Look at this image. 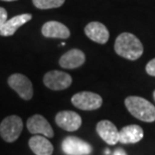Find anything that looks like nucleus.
Instances as JSON below:
<instances>
[{
  "label": "nucleus",
  "instance_id": "obj_14",
  "mask_svg": "<svg viewBox=\"0 0 155 155\" xmlns=\"http://www.w3.org/2000/svg\"><path fill=\"white\" fill-rule=\"evenodd\" d=\"M31 18L32 15L30 13H24V14L16 15V16L12 17L11 19L6 20V22L0 28V35L1 36L13 35L20 26H22L23 24H25L29 20H31Z\"/></svg>",
  "mask_w": 155,
  "mask_h": 155
},
{
  "label": "nucleus",
  "instance_id": "obj_13",
  "mask_svg": "<svg viewBox=\"0 0 155 155\" xmlns=\"http://www.w3.org/2000/svg\"><path fill=\"white\" fill-rule=\"evenodd\" d=\"M85 61H86L85 54L82 51H80V49L73 48L61 55V58L58 61V64L64 69L73 70L84 64Z\"/></svg>",
  "mask_w": 155,
  "mask_h": 155
},
{
  "label": "nucleus",
  "instance_id": "obj_16",
  "mask_svg": "<svg viewBox=\"0 0 155 155\" xmlns=\"http://www.w3.org/2000/svg\"><path fill=\"white\" fill-rule=\"evenodd\" d=\"M29 148L35 155H51L54 146L48 138L42 135H35L28 141Z\"/></svg>",
  "mask_w": 155,
  "mask_h": 155
},
{
  "label": "nucleus",
  "instance_id": "obj_18",
  "mask_svg": "<svg viewBox=\"0 0 155 155\" xmlns=\"http://www.w3.org/2000/svg\"><path fill=\"white\" fill-rule=\"evenodd\" d=\"M145 70H146V73L148 74V75L155 77V58L151 60L149 63L146 64Z\"/></svg>",
  "mask_w": 155,
  "mask_h": 155
},
{
  "label": "nucleus",
  "instance_id": "obj_23",
  "mask_svg": "<svg viewBox=\"0 0 155 155\" xmlns=\"http://www.w3.org/2000/svg\"><path fill=\"white\" fill-rule=\"evenodd\" d=\"M153 98H154V100H155V91L153 92Z\"/></svg>",
  "mask_w": 155,
  "mask_h": 155
},
{
  "label": "nucleus",
  "instance_id": "obj_15",
  "mask_svg": "<svg viewBox=\"0 0 155 155\" xmlns=\"http://www.w3.org/2000/svg\"><path fill=\"white\" fill-rule=\"evenodd\" d=\"M143 136V129L140 126H125L119 131V142H121L122 144H134L141 141Z\"/></svg>",
  "mask_w": 155,
  "mask_h": 155
},
{
  "label": "nucleus",
  "instance_id": "obj_21",
  "mask_svg": "<svg viewBox=\"0 0 155 155\" xmlns=\"http://www.w3.org/2000/svg\"><path fill=\"white\" fill-rule=\"evenodd\" d=\"M105 153H106V155H108V154L110 153V150H108V149H107L106 151H105Z\"/></svg>",
  "mask_w": 155,
  "mask_h": 155
},
{
  "label": "nucleus",
  "instance_id": "obj_1",
  "mask_svg": "<svg viewBox=\"0 0 155 155\" xmlns=\"http://www.w3.org/2000/svg\"><path fill=\"white\" fill-rule=\"evenodd\" d=\"M114 48L117 54L130 61L139 58L144 51L140 40L130 32L121 33L116 38Z\"/></svg>",
  "mask_w": 155,
  "mask_h": 155
},
{
  "label": "nucleus",
  "instance_id": "obj_19",
  "mask_svg": "<svg viewBox=\"0 0 155 155\" xmlns=\"http://www.w3.org/2000/svg\"><path fill=\"white\" fill-rule=\"evenodd\" d=\"M7 20V12L3 7H0V28Z\"/></svg>",
  "mask_w": 155,
  "mask_h": 155
},
{
  "label": "nucleus",
  "instance_id": "obj_7",
  "mask_svg": "<svg viewBox=\"0 0 155 155\" xmlns=\"http://www.w3.org/2000/svg\"><path fill=\"white\" fill-rule=\"evenodd\" d=\"M61 150L67 155H90L93 149L88 142L75 136H68L61 142Z\"/></svg>",
  "mask_w": 155,
  "mask_h": 155
},
{
  "label": "nucleus",
  "instance_id": "obj_12",
  "mask_svg": "<svg viewBox=\"0 0 155 155\" xmlns=\"http://www.w3.org/2000/svg\"><path fill=\"white\" fill-rule=\"evenodd\" d=\"M41 33L43 36L49 38H61L67 39L70 38V29L64 24L58 21H48L43 24L41 28Z\"/></svg>",
  "mask_w": 155,
  "mask_h": 155
},
{
  "label": "nucleus",
  "instance_id": "obj_10",
  "mask_svg": "<svg viewBox=\"0 0 155 155\" xmlns=\"http://www.w3.org/2000/svg\"><path fill=\"white\" fill-rule=\"evenodd\" d=\"M99 136L109 145H115L119 142V130L109 120H102L96 127Z\"/></svg>",
  "mask_w": 155,
  "mask_h": 155
},
{
  "label": "nucleus",
  "instance_id": "obj_20",
  "mask_svg": "<svg viewBox=\"0 0 155 155\" xmlns=\"http://www.w3.org/2000/svg\"><path fill=\"white\" fill-rule=\"evenodd\" d=\"M113 155H127V153L125 152V150L122 149V148H117V149L114 151Z\"/></svg>",
  "mask_w": 155,
  "mask_h": 155
},
{
  "label": "nucleus",
  "instance_id": "obj_8",
  "mask_svg": "<svg viewBox=\"0 0 155 155\" xmlns=\"http://www.w3.org/2000/svg\"><path fill=\"white\" fill-rule=\"evenodd\" d=\"M26 127L31 134L42 135L46 138L54 137V130H52L51 124L45 117L39 114L30 117L26 122Z\"/></svg>",
  "mask_w": 155,
  "mask_h": 155
},
{
  "label": "nucleus",
  "instance_id": "obj_4",
  "mask_svg": "<svg viewBox=\"0 0 155 155\" xmlns=\"http://www.w3.org/2000/svg\"><path fill=\"white\" fill-rule=\"evenodd\" d=\"M72 103L78 109L84 111H93L99 109L103 104L100 95L92 92H80L72 97Z\"/></svg>",
  "mask_w": 155,
  "mask_h": 155
},
{
  "label": "nucleus",
  "instance_id": "obj_6",
  "mask_svg": "<svg viewBox=\"0 0 155 155\" xmlns=\"http://www.w3.org/2000/svg\"><path fill=\"white\" fill-rule=\"evenodd\" d=\"M72 77L61 71H51L43 77L45 86L54 91L66 90L72 85Z\"/></svg>",
  "mask_w": 155,
  "mask_h": 155
},
{
  "label": "nucleus",
  "instance_id": "obj_2",
  "mask_svg": "<svg viewBox=\"0 0 155 155\" xmlns=\"http://www.w3.org/2000/svg\"><path fill=\"white\" fill-rule=\"evenodd\" d=\"M125 106L129 113L138 120L148 123L155 121V107L146 99L130 96L125 99Z\"/></svg>",
  "mask_w": 155,
  "mask_h": 155
},
{
  "label": "nucleus",
  "instance_id": "obj_22",
  "mask_svg": "<svg viewBox=\"0 0 155 155\" xmlns=\"http://www.w3.org/2000/svg\"><path fill=\"white\" fill-rule=\"evenodd\" d=\"M2 1H16V0H2Z\"/></svg>",
  "mask_w": 155,
  "mask_h": 155
},
{
  "label": "nucleus",
  "instance_id": "obj_17",
  "mask_svg": "<svg viewBox=\"0 0 155 155\" xmlns=\"http://www.w3.org/2000/svg\"><path fill=\"white\" fill-rule=\"evenodd\" d=\"M66 0H32L33 5L38 9H51L61 7Z\"/></svg>",
  "mask_w": 155,
  "mask_h": 155
},
{
  "label": "nucleus",
  "instance_id": "obj_5",
  "mask_svg": "<svg viewBox=\"0 0 155 155\" xmlns=\"http://www.w3.org/2000/svg\"><path fill=\"white\" fill-rule=\"evenodd\" d=\"M8 85L19 95L21 99L28 101L33 96V88L30 80L21 74H13L8 78Z\"/></svg>",
  "mask_w": 155,
  "mask_h": 155
},
{
  "label": "nucleus",
  "instance_id": "obj_11",
  "mask_svg": "<svg viewBox=\"0 0 155 155\" xmlns=\"http://www.w3.org/2000/svg\"><path fill=\"white\" fill-rule=\"evenodd\" d=\"M85 33L88 38L95 42L104 45L109 40V30L103 23L98 21H93L87 24L85 27Z\"/></svg>",
  "mask_w": 155,
  "mask_h": 155
},
{
  "label": "nucleus",
  "instance_id": "obj_3",
  "mask_svg": "<svg viewBox=\"0 0 155 155\" xmlns=\"http://www.w3.org/2000/svg\"><path fill=\"white\" fill-rule=\"evenodd\" d=\"M23 129V123L20 117L11 115L6 117L0 124V136L6 142L17 140Z\"/></svg>",
  "mask_w": 155,
  "mask_h": 155
},
{
  "label": "nucleus",
  "instance_id": "obj_9",
  "mask_svg": "<svg viewBox=\"0 0 155 155\" xmlns=\"http://www.w3.org/2000/svg\"><path fill=\"white\" fill-rule=\"evenodd\" d=\"M55 123L61 129L74 132L82 126V118L74 111H61L55 116Z\"/></svg>",
  "mask_w": 155,
  "mask_h": 155
}]
</instances>
